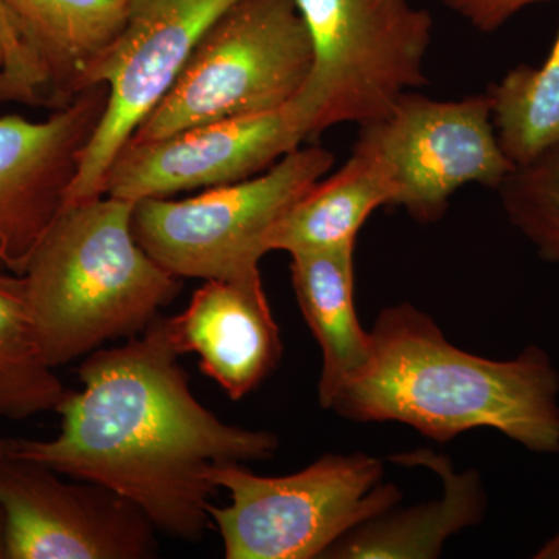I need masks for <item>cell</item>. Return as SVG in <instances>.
<instances>
[{
  "label": "cell",
  "instance_id": "cell-1",
  "mask_svg": "<svg viewBox=\"0 0 559 559\" xmlns=\"http://www.w3.org/2000/svg\"><path fill=\"white\" fill-rule=\"evenodd\" d=\"M167 318L87 355L83 389L58 404L51 440H7L5 454L112 489L151 524L189 543L210 525L213 466L274 457L278 439L221 421L194 399Z\"/></svg>",
  "mask_w": 559,
  "mask_h": 559
},
{
  "label": "cell",
  "instance_id": "cell-2",
  "mask_svg": "<svg viewBox=\"0 0 559 559\" xmlns=\"http://www.w3.org/2000/svg\"><path fill=\"white\" fill-rule=\"evenodd\" d=\"M366 369L329 409L353 421H399L447 443L471 429L499 430L535 454L559 452V373L546 349L491 360L451 344L412 305L374 322Z\"/></svg>",
  "mask_w": 559,
  "mask_h": 559
},
{
  "label": "cell",
  "instance_id": "cell-3",
  "mask_svg": "<svg viewBox=\"0 0 559 559\" xmlns=\"http://www.w3.org/2000/svg\"><path fill=\"white\" fill-rule=\"evenodd\" d=\"M132 209L106 194L64 205L33 253L22 277L51 369L138 336L178 296L180 278L135 240Z\"/></svg>",
  "mask_w": 559,
  "mask_h": 559
},
{
  "label": "cell",
  "instance_id": "cell-4",
  "mask_svg": "<svg viewBox=\"0 0 559 559\" xmlns=\"http://www.w3.org/2000/svg\"><path fill=\"white\" fill-rule=\"evenodd\" d=\"M310 33L312 66L290 102L308 138L384 119L426 84L432 17L412 0H294Z\"/></svg>",
  "mask_w": 559,
  "mask_h": 559
},
{
  "label": "cell",
  "instance_id": "cell-5",
  "mask_svg": "<svg viewBox=\"0 0 559 559\" xmlns=\"http://www.w3.org/2000/svg\"><path fill=\"white\" fill-rule=\"evenodd\" d=\"M311 66L310 33L294 0H238L202 36L131 139L285 108L304 90Z\"/></svg>",
  "mask_w": 559,
  "mask_h": 559
},
{
  "label": "cell",
  "instance_id": "cell-6",
  "mask_svg": "<svg viewBox=\"0 0 559 559\" xmlns=\"http://www.w3.org/2000/svg\"><path fill=\"white\" fill-rule=\"evenodd\" d=\"M382 463L367 454H326L283 477L257 476L241 463L213 466L230 506H209L227 559L323 558L364 522L392 510L399 488L382 484Z\"/></svg>",
  "mask_w": 559,
  "mask_h": 559
},
{
  "label": "cell",
  "instance_id": "cell-7",
  "mask_svg": "<svg viewBox=\"0 0 559 559\" xmlns=\"http://www.w3.org/2000/svg\"><path fill=\"white\" fill-rule=\"evenodd\" d=\"M333 164L330 150L308 146L290 151L259 176L198 197L135 202L132 234L151 259L178 278L257 274L272 227Z\"/></svg>",
  "mask_w": 559,
  "mask_h": 559
},
{
  "label": "cell",
  "instance_id": "cell-8",
  "mask_svg": "<svg viewBox=\"0 0 559 559\" xmlns=\"http://www.w3.org/2000/svg\"><path fill=\"white\" fill-rule=\"evenodd\" d=\"M359 142L392 168L393 205L423 223L439 219L462 187L498 190L514 170L500 148L487 94L437 102L407 92L384 119L362 127Z\"/></svg>",
  "mask_w": 559,
  "mask_h": 559
},
{
  "label": "cell",
  "instance_id": "cell-9",
  "mask_svg": "<svg viewBox=\"0 0 559 559\" xmlns=\"http://www.w3.org/2000/svg\"><path fill=\"white\" fill-rule=\"evenodd\" d=\"M238 0H127V27L98 69L108 108L80 162L66 205L105 197L112 160L178 79L194 47Z\"/></svg>",
  "mask_w": 559,
  "mask_h": 559
},
{
  "label": "cell",
  "instance_id": "cell-10",
  "mask_svg": "<svg viewBox=\"0 0 559 559\" xmlns=\"http://www.w3.org/2000/svg\"><path fill=\"white\" fill-rule=\"evenodd\" d=\"M60 477L38 463L0 457L7 559L156 557V527L134 503L103 485Z\"/></svg>",
  "mask_w": 559,
  "mask_h": 559
},
{
  "label": "cell",
  "instance_id": "cell-11",
  "mask_svg": "<svg viewBox=\"0 0 559 559\" xmlns=\"http://www.w3.org/2000/svg\"><path fill=\"white\" fill-rule=\"evenodd\" d=\"M307 130L294 106L198 124L154 140H128L110 164L106 197L167 200L182 191L229 186L270 170L300 148Z\"/></svg>",
  "mask_w": 559,
  "mask_h": 559
},
{
  "label": "cell",
  "instance_id": "cell-12",
  "mask_svg": "<svg viewBox=\"0 0 559 559\" xmlns=\"http://www.w3.org/2000/svg\"><path fill=\"white\" fill-rule=\"evenodd\" d=\"M109 87L84 91L47 120L0 117V266L24 275L64 209L70 186L108 108Z\"/></svg>",
  "mask_w": 559,
  "mask_h": 559
},
{
  "label": "cell",
  "instance_id": "cell-13",
  "mask_svg": "<svg viewBox=\"0 0 559 559\" xmlns=\"http://www.w3.org/2000/svg\"><path fill=\"white\" fill-rule=\"evenodd\" d=\"M10 39L0 103L58 110L95 84L127 27V0H0Z\"/></svg>",
  "mask_w": 559,
  "mask_h": 559
},
{
  "label": "cell",
  "instance_id": "cell-14",
  "mask_svg": "<svg viewBox=\"0 0 559 559\" xmlns=\"http://www.w3.org/2000/svg\"><path fill=\"white\" fill-rule=\"evenodd\" d=\"M179 355L200 356L201 369L231 400H241L277 369L283 344L261 272L207 280L189 307L167 318Z\"/></svg>",
  "mask_w": 559,
  "mask_h": 559
},
{
  "label": "cell",
  "instance_id": "cell-15",
  "mask_svg": "<svg viewBox=\"0 0 559 559\" xmlns=\"http://www.w3.org/2000/svg\"><path fill=\"white\" fill-rule=\"evenodd\" d=\"M395 198L392 168L358 140L340 170L316 182L275 223L267 235V252L285 250L294 255L355 246L371 213L393 205Z\"/></svg>",
  "mask_w": 559,
  "mask_h": 559
},
{
  "label": "cell",
  "instance_id": "cell-16",
  "mask_svg": "<svg viewBox=\"0 0 559 559\" xmlns=\"http://www.w3.org/2000/svg\"><path fill=\"white\" fill-rule=\"evenodd\" d=\"M355 246L290 255V277L301 314L322 349L319 401H331L366 369L371 336L355 308Z\"/></svg>",
  "mask_w": 559,
  "mask_h": 559
},
{
  "label": "cell",
  "instance_id": "cell-17",
  "mask_svg": "<svg viewBox=\"0 0 559 559\" xmlns=\"http://www.w3.org/2000/svg\"><path fill=\"white\" fill-rule=\"evenodd\" d=\"M392 460L437 471L443 479V498L396 514L385 511L347 533L323 558H437L444 540L484 516L485 492L474 471L455 474L447 459L430 452Z\"/></svg>",
  "mask_w": 559,
  "mask_h": 559
},
{
  "label": "cell",
  "instance_id": "cell-18",
  "mask_svg": "<svg viewBox=\"0 0 559 559\" xmlns=\"http://www.w3.org/2000/svg\"><path fill=\"white\" fill-rule=\"evenodd\" d=\"M68 392L39 347L24 277L0 272V418L55 411Z\"/></svg>",
  "mask_w": 559,
  "mask_h": 559
},
{
  "label": "cell",
  "instance_id": "cell-19",
  "mask_svg": "<svg viewBox=\"0 0 559 559\" xmlns=\"http://www.w3.org/2000/svg\"><path fill=\"white\" fill-rule=\"evenodd\" d=\"M500 148L524 167L559 142V31L539 66L511 69L487 92Z\"/></svg>",
  "mask_w": 559,
  "mask_h": 559
},
{
  "label": "cell",
  "instance_id": "cell-20",
  "mask_svg": "<svg viewBox=\"0 0 559 559\" xmlns=\"http://www.w3.org/2000/svg\"><path fill=\"white\" fill-rule=\"evenodd\" d=\"M498 191L510 223L540 259L559 264V142L514 168Z\"/></svg>",
  "mask_w": 559,
  "mask_h": 559
},
{
  "label": "cell",
  "instance_id": "cell-21",
  "mask_svg": "<svg viewBox=\"0 0 559 559\" xmlns=\"http://www.w3.org/2000/svg\"><path fill=\"white\" fill-rule=\"evenodd\" d=\"M463 20L468 21L479 32L492 33L499 31L514 14L536 3L550 0H441Z\"/></svg>",
  "mask_w": 559,
  "mask_h": 559
},
{
  "label": "cell",
  "instance_id": "cell-22",
  "mask_svg": "<svg viewBox=\"0 0 559 559\" xmlns=\"http://www.w3.org/2000/svg\"><path fill=\"white\" fill-rule=\"evenodd\" d=\"M10 28L7 22L5 13H3L2 5H0V69L5 62L7 50H9Z\"/></svg>",
  "mask_w": 559,
  "mask_h": 559
},
{
  "label": "cell",
  "instance_id": "cell-23",
  "mask_svg": "<svg viewBox=\"0 0 559 559\" xmlns=\"http://www.w3.org/2000/svg\"><path fill=\"white\" fill-rule=\"evenodd\" d=\"M536 558H559V533L549 543H546V546L538 551Z\"/></svg>",
  "mask_w": 559,
  "mask_h": 559
},
{
  "label": "cell",
  "instance_id": "cell-24",
  "mask_svg": "<svg viewBox=\"0 0 559 559\" xmlns=\"http://www.w3.org/2000/svg\"><path fill=\"white\" fill-rule=\"evenodd\" d=\"M0 559H7V516L0 506Z\"/></svg>",
  "mask_w": 559,
  "mask_h": 559
},
{
  "label": "cell",
  "instance_id": "cell-25",
  "mask_svg": "<svg viewBox=\"0 0 559 559\" xmlns=\"http://www.w3.org/2000/svg\"><path fill=\"white\" fill-rule=\"evenodd\" d=\"M5 444L7 440H3L2 437H0V457H2V455H5Z\"/></svg>",
  "mask_w": 559,
  "mask_h": 559
}]
</instances>
